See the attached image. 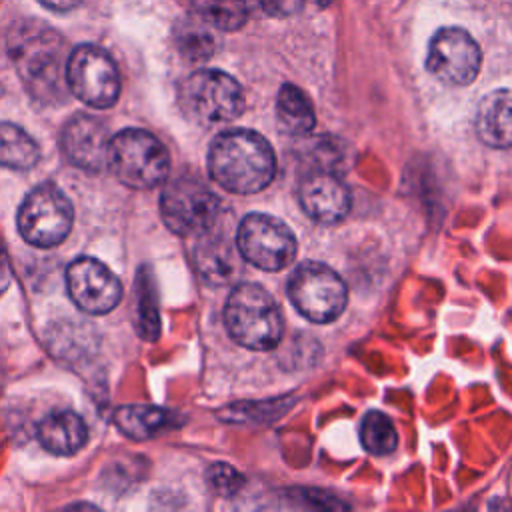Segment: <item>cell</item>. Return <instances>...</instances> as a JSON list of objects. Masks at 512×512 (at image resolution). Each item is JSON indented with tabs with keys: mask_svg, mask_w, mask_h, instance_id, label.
<instances>
[{
	"mask_svg": "<svg viewBox=\"0 0 512 512\" xmlns=\"http://www.w3.org/2000/svg\"><path fill=\"white\" fill-rule=\"evenodd\" d=\"M288 298L296 310L312 322L336 320L348 300L344 280L320 262H302L288 278Z\"/></svg>",
	"mask_w": 512,
	"mask_h": 512,
	"instance_id": "ba28073f",
	"label": "cell"
},
{
	"mask_svg": "<svg viewBox=\"0 0 512 512\" xmlns=\"http://www.w3.org/2000/svg\"><path fill=\"white\" fill-rule=\"evenodd\" d=\"M110 134L106 124L90 114L72 116L62 128V154L70 164L86 172H102L108 168Z\"/></svg>",
	"mask_w": 512,
	"mask_h": 512,
	"instance_id": "4fadbf2b",
	"label": "cell"
},
{
	"mask_svg": "<svg viewBox=\"0 0 512 512\" xmlns=\"http://www.w3.org/2000/svg\"><path fill=\"white\" fill-rule=\"evenodd\" d=\"M108 168L124 186L148 190L166 180L170 156L154 134L142 128H126L110 138Z\"/></svg>",
	"mask_w": 512,
	"mask_h": 512,
	"instance_id": "277c9868",
	"label": "cell"
},
{
	"mask_svg": "<svg viewBox=\"0 0 512 512\" xmlns=\"http://www.w3.org/2000/svg\"><path fill=\"white\" fill-rule=\"evenodd\" d=\"M40 160V148L34 138L12 122H0V166L28 170Z\"/></svg>",
	"mask_w": 512,
	"mask_h": 512,
	"instance_id": "ffe728a7",
	"label": "cell"
},
{
	"mask_svg": "<svg viewBox=\"0 0 512 512\" xmlns=\"http://www.w3.org/2000/svg\"><path fill=\"white\" fill-rule=\"evenodd\" d=\"M200 242L194 250V264L200 276L210 284L230 282L238 270V246H232L224 236L212 234V230L198 236Z\"/></svg>",
	"mask_w": 512,
	"mask_h": 512,
	"instance_id": "2e32d148",
	"label": "cell"
},
{
	"mask_svg": "<svg viewBox=\"0 0 512 512\" xmlns=\"http://www.w3.org/2000/svg\"><path fill=\"white\" fill-rule=\"evenodd\" d=\"M184 114L202 126H218L236 120L244 110L240 84L220 70L192 72L178 88Z\"/></svg>",
	"mask_w": 512,
	"mask_h": 512,
	"instance_id": "5b68a950",
	"label": "cell"
},
{
	"mask_svg": "<svg viewBox=\"0 0 512 512\" xmlns=\"http://www.w3.org/2000/svg\"><path fill=\"white\" fill-rule=\"evenodd\" d=\"M208 172L228 192L254 194L274 178V150L258 132L226 130L208 150Z\"/></svg>",
	"mask_w": 512,
	"mask_h": 512,
	"instance_id": "7a4b0ae2",
	"label": "cell"
},
{
	"mask_svg": "<svg viewBox=\"0 0 512 512\" xmlns=\"http://www.w3.org/2000/svg\"><path fill=\"white\" fill-rule=\"evenodd\" d=\"M206 478H208L210 488L220 496H232L244 484V478L232 466H228L224 462H218V464L210 466Z\"/></svg>",
	"mask_w": 512,
	"mask_h": 512,
	"instance_id": "cb8c5ba5",
	"label": "cell"
},
{
	"mask_svg": "<svg viewBox=\"0 0 512 512\" xmlns=\"http://www.w3.org/2000/svg\"><path fill=\"white\" fill-rule=\"evenodd\" d=\"M318 2H320V4H326V2H330V0H318Z\"/></svg>",
	"mask_w": 512,
	"mask_h": 512,
	"instance_id": "4316f807",
	"label": "cell"
},
{
	"mask_svg": "<svg viewBox=\"0 0 512 512\" xmlns=\"http://www.w3.org/2000/svg\"><path fill=\"white\" fill-rule=\"evenodd\" d=\"M160 214L172 232L200 236L214 228L220 216V200L200 178L182 174L162 190Z\"/></svg>",
	"mask_w": 512,
	"mask_h": 512,
	"instance_id": "8992f818",
	"label": "cell"
},
{
	"mask_svg": "<svg viewBox=\"0 0 512 512\" xmlns=\"http://www.w3.org/2000/svg\"><path fill=\"white\" fill-rule=\"evenodd\" d=\"M236 246L244 260L268 272L286 268L298 248L296 236L282 220L260 212L242 218L236 232Z\"/></svg>",
	"mask_w": 512,
	"mask_h": 512,
	"instance_id": "9c48e42d",
	"label": "cell"
},
{
	"mask_svg": "<svg viewBox=\"0 0 512 512\" xmlns=\"http://www.w3.org/2000/svg\"><path fill=\"white\" fill-rule=\"evenodd\" d=\"M10 58L30 92L44 104H56L62 100L66 84L64 40L42 24H20L8 38Z\"/></svg>",
	"mask_w": 512,
	"mask_h": 512,
	"instance_id": "6da1fadb",
	"label": "cell"
},
{
	"mask_svg": "<svg viewBox=\"0 0 512 512\" xmlns=\"http://www.w3.org/2000/svg\"><path fill=\"white\" fill-rule=\"evenodd\" d=\"M38 440L56 456H72L88 442V428L74 410H54L38 424Z\"/></svg>",
	"mask_w": 512,
	"mask_h": 512,
	"instance_id": "e0dca14e",
	"label": "cell"
},
{
	"mask_svg": "<svg viewBox=\"0 0 512 512\" xmlns=\"http://www.w3.org/2000/svg\"><path fill=\"white\" fill-rule=\"evenodd\" d=\"M204 20H184L176 28V44L188 60H206L214 52V36Z\"/></svg>",
	"mask_w": 512,
	"mask_h": 512,
	"instance_id": "603a6c76",
	"label": "cell"
},
{
	"mask_svg": "<svg viewBox=\"0 0 512 512\" xmlns=\"http://www.w3.org/2000/svg\"><path fill=\"white\" fill-rule=\"evenodd\" d=\"M194 12L208 26L218 30H238L248 18L244 0H190Z\"/></svg>",
	"mask_w": 512,
	"mask_h": 512,
	"instance_id": "44dd1931",
	"label": "cell"
},
{
	"mask_svg": "<svg viewBox=\"0 0 512 512\" xmlns=\"http://www.w3.org/2000/svg\"><path fill=\"white\" fill-rule=\"evenodd\" d=\"M68 90L92 108H110L120 94V76L110 54L98 46L82 44L66 62Z\"/></svg>",
	"mask_w": 512,
	"mask_h": 512,
	"instance_id": "30bf717a",
	"label": "cell"
},
{
	"mask_svg": "<svg viewBox=\"0 0 512 512\" xmlns=\"http://www.w3.org/2000/svg\"><path fill=\"white\" fill-rule=\"evenodd\" d=\"M74 208L70 198L52 182L32 188L16 216L20 236L38 248L60 244L72 230Z\"/></svg>",
	"mask_w": 512,
	"mask_h": 512,
	"instance_id": "52a82bcc",
	"label": "cell"
},
{
	"mask_svg": "<svg viewBox=\"0 0 512 512\" xmlns=\"http://www.w3.org/2000/svg\"><path fill=\"white\" fill-rule=\"evenodd\" d=\"M246 6H254L270 16H286L300 8L302 0H244Z\"/></svg>",
	"mask_w": 512,
	"mask_h": 512,
	"instance_id": "d4e9b609",
	"label": "cell"
},
{
	"mask_svg": "<svg viewBox=\"0 0 512 512\" xmlns=\"http://www.w3.org/2000/svg\"><path fill=\"white\" fill-rule=\"evenodd\" d=\"M298 200L304 212L320 224H336L350 210L346 184L330 172H312L298 184Z\"/></svg>",
	"mask_w": 512,
	"mask_h": 512,
	"instance_id": "5bb4252c",
	"label": "cell"
},
{
	"mask_svg": "<svg viewBox=\"0 0 512 512\" xmlns=\"http://www.w3.org/2000/svg\"><path fill=\"white\" fill-rule=\"evenodd\" d=\"M360 440L370 454H390L398 444V434L390 418L382 412H368L360 426Z\"/></svg>",
	"mask_w": 512,
	"mask_h": 512,
	"instance_id": "7402d4cb",
	"label": "cell"
},
{
	"mask_svg": "<svg viewBox=\"0 0 512 512\" xmlns=\"http://www.w3.org/2000/svg\"><path fill=\"white\" fill-rule=\"evenodd\" d=\"M474 126L484 144L512 152V90L500 88L486 94L478 102Z\"/></svg>",
	"mask_w": 512,
	"mask_h": 512,
	"instance_id": "9a60e30c",
	"label": "cell"
},
{
	"mask_svg": "<svg viewBox=\"0 0 512 512\" xmlns=\"http://www.w3.org/2000/svg\"><path fill=\"white\" fill-rule=\"evenodd\" d=\"M116 428L130 440H148L172 424V416L158 406L126 404L114 412Z\"/></svg>",
	"mask_w": 512,
	"mask_h": 512,
	"instance_id": "ac0fdd59",
	"label": "cell"
},
{
	"mask_svg": "<svg viewBox=\"0 0 512 512\" xmlns=\"http://www.w3.org/2000/svg\"><path fill=\"white\" fill-rule=\"evenodd\" d=\"M66 286L74 304L86 314H106L122 298L118 276L100 260L80 256L66 270Z\"/></svg>",
	"mask_w": 512,
	"mask_h": 512,
	"instance_id": "7c38bea8",
	"label": "cell"
},
{
	"mask_svg": "<svg viewBox=\"0 0 512 512\" xmlns=\"http://www.w3.org/2000/svg\"><path fill=\"white\" fill-rule=\"evenodd\" d=\"M480 62L482 54L476 40L462 28H442L430 40L426 68L444 84H470L478 76Z\"/></svg>",
	"mask_w": 512,
	"mask_h": 512,
	"instance_id": "8fae6325",
	"label": "cell"
},
{
	"mask_svg": "<svg viewBox=\"0 0 512 512\" xmlns=\"http://www.w3.org/2000/svg\"><path fill=\"white\" fill-rule=\"evenodd\" d=\"M276 120L282 132L290 136H306L316 124L314 108L308 96L294 84H284L276 98Z\"/></svg>",
	"mask_w": 512,
	"mask_h": 512,
	"instance_id": "d6986e66",
	"label": "cell"
},
{
	"mask_svg": "<svg viewBox=\"0 0 512 512\" xmlns=\"http://www.w3.org/2000/svg\"><path fill=\"white\" fill-rule=\"evenodd\" d=\"M44 6L52 8V10H58V12H66V10H72L80 4V0H40Z\"/></svg>",
	"mask_w": 512,
	"mask_h": 512,
	"instance_id": "484cf974",
	"label": "cell"
},
{
	"mask_svg": "<svg viewBox=\"0 0 512 512\" xmlns=\"http://www.w3.org/2000/svg\"><path fill=\"white\" fill-rule=\"evenodd\" d=\"M228 334L244 348L270 350L282 338V314L260 284L236 286L224 306Z\"/></svg>",
	"mask_w": 512,
	"mask_h": 512,
	"instance_id": "3957f363",
	"label": "cell"
}]
</instances>
